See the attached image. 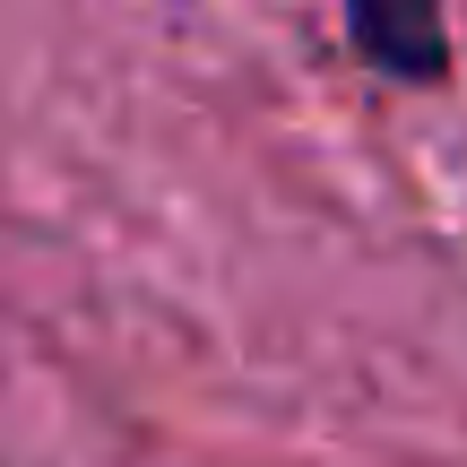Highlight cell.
<instances>
[{
    "mask_svg": "<svg viewBox=\"0 0 467 467\" xmlns=\"http://www.w3.org/2000/svg\"><path fill=\"white\" fill-rule=\"evenodd\" d=\"M347 35L381 78H416L433 87L451 69V26H441V0H347Z\"/></svg>",
    "mask_w": 467,
    "mask_h": 467,
    "instance_id": "obj_1",
    "label": "cell"
}]
</instances>
